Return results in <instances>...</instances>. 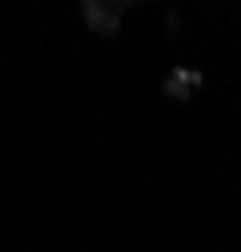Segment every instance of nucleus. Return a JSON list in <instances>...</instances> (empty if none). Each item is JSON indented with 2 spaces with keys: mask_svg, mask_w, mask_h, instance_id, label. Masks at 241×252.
<instances>
[]
</instances>
